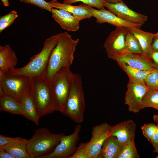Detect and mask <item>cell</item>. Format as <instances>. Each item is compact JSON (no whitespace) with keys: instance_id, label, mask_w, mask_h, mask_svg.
Returning a JSON list of instances; mask_svg holds the SVG:
<instances>
[{"instance_id":"obj_28","label":"cell","mask_w":158,"mask_h":158,"mask_svg":"<svg viewBox=\"0 0 158 158\" xmlns=\"http://www.w3.org/2000/svg\"><path fill=\"white\" fill-rule=\"evenodd\" d=\"M18 17L17 12L12 11L0 17V32L11 25Z\"/></svg>"},{"instance_id":"obj_41","label":"cell","mask_w":158,"mask_h":158,"mask_svg":"<svg viewBox=\"0 0 158 158\" xmlns=\"http://www.w3.org/2000/svg\"><path fill=\"white\" fill-rule=\"evenodd\" d=\"M4 6L6 7L9 6L10 4L8 0H1Z\"/></svg>"},{"instance_id":"obj_38","label":"cell","mask_w":158,"mask_h":158,"mask_svg":"<svg viewBox=\"0 0 158 158\" xmlns=\"http://www.w3.org/2000/svg\"><path fill=\"white\" fill-rule=\"evenodd\" d=\"M0 158H15L10 153L4 149H0Z\"/></svg>"},{"instance_id":"obj_2","label":"cell","mask_w":158,"mask_h":158,"mask_svg":"<svg viewBox=\"0 0 158 158\" xmlns=\"http://www.w3.org/2000/svg\"><path fill=\"white\" fill-rule=\"evenodd\" d=\"M59 37L58 34L47 39L40 51L31 57L26 65L20 68H13L7 74L23 75L31 78L42 77L46 71L50 56L57 44Z\"/></svg>"},{"instance_id":"obj_5","label":"cell","mask_w":158,"mask_h":158,"mask_svg":"<svg viewBox=\"0 0 158 158\" xmlns=\"http://www.w3.org/2000/svg\"><path fill=\"white\" fill-rule=\"evenodd\" d=\"M30 93L40 118L56 111L50 82L42 77L32 78Z\"/></svg>"},{"instance_id":"obj_39","label":"cell","mask_w":158,"mask_h":158,"mask_svg":"<svg viewBox=\"0 0 158 158\" xmlns=\"http://www.w3.org/2000/svg\"><path fill=\"white\" fill-rule=\"evenodd\" d=\"M105 2L110 4H114L123 1V0H103Z\"/></svg>"},{"instance_id":"obj_4","label":"cell","mask_w":158,"mask_h":158,"mask_svg":"<svg viewBox=\"0 0 158 158\" xmlns=\"http://www.w3.org/2000/svg\"><path fill=\"white\" fill-rule=\"evenodd\" d=\"M64 135L53 133L45 127L36 130L27 144V151L30 158H42L51 153Z\"/></svg>"},{"instance_id":"obj_17","label":"cell","mask_w":158,"mask_h":158,"mask_svg":"<svg viewBox=\"0 0 158 158\" xmlns=\"http://www.w3.org/2000/svg\"><path fill=\"white\" fill-rule=\"evenodd\" d=\"M53 8L63 10L71 13L79 21L92 17L90 11L91 6L85 4L78 6H73L70 4L59 2L56 0H52L48 1Z\"/></svg>"},{"instance_id":"obj_10","label":"cell","mask_w":158,"mask_h":158,"mask_svg":"<svg viewBox=\"0 0 158 158\" xmlns=\"http://www.w3.org/2000/svg\"><path fill=\"white\" fill-rule=\"evenodd\" d=\"M111 126L107 123L104 122L93 127L91 138L86 142L89 158H98L104 141L111 135Z\"/></svg>"},{"instance_id":"obj_3","label":"cell","mask_w":158,"mask_h":158,"mask_svg":"<svg viewBox=\"0 0 158 158\" xmlns=\"http://www.w3.org/2000/svg\"><path fill=\"white\" fill-rule=\"evenodd\" d=\"M85 102L81 77L73 74L71 88L62 113L74 122L80 124L84 121Z\"/></svg>"},{"instance_id":"obj_21","label":"cell","mask_w":158,"mask_h":158,"mask_svg":"<svg viewBox=\"0 0 158 158\" xmlns=\"http://www.w3.org/2000/svg\"><path fill=\"white\" fill-rule=\"evenodd\" d=\"M127 28L137 38L141 45L142 54L149 56L152 51L151 45L155 34L143 31L137 28Z\"/></svg>"},{"instance_id":"obj_26","label":"cell","mask_w":158,"mask_h":158,"mask_svg":"<svg viewBox=\"0 0 158 158\" xmlns=\"http://www.w3.org/2000/svg\"><path fill=\"white\" fill-rule=\"evenodd\" d=\"M125 46L127 52L142 54L141 45L137 38L129 30L126 37Z\"/></svg>"},{"instance_id":"obj_25","label":"cell","mask_w":158,"mask_h":158,"mask_svg":"<svg viewBox=\"0 0 158 158\" xmlns=\"http://www.w3.org/2000/svg\"><path fill=\"white\" fill-rule=\"evenodd\" d=\"M149 107L154 108L158 111V91L149 90L143 97L141 109Z\"/></svg>"},{"instance_id":"obj_42","label":"cell","mask_w":158,"mask_h":158,"mask_svg":"<svg viewBox=\"0 0 158 158\" xmlns=\"http://www.w3.org/2000/svg\"><path fill=\"white\" fill-rule=\"evenodd\" d=\"M153 152H156V153H157V155L156 156L155 158H158V147L156 150H154Z\"/></svg>"},{"instance_id":"obj_23","label":"cell","mask_w":158,"mask_h":158,"mask_svg":"<svg viewBox=\"0 0 158 158\" xmlns=\"http://www.w3.org/2000/svg\"><path fill=\"white\" fill-rule=\"evenodd\" d=\"M120 68L124 71L129 80L142 84H145V79L151 72L140 70L120 62H117Z\"/></svg>"},{"instance_id":"obj_34","label":"cell","mask_w":158,"mask_h":158,"mask_svg":"<svg viewBox=\"0 0 158 158\" xmlns=\"http://www.w3.org/2000/svg\"><path fill=\"white\" fill-rule=\"evenodd\" d=\"M26 139L20 137L11 138L0 135V147L16 142L27 141Z\"/></svg>"},{"instance_id":"obj_1","label":"cell","mask_w":158,"mask_h":158,"mask_svg":"<svg viewBox=\"0 0 158 158\" xmlns=\"http://www.w3.org/2000/svg\"><path fill=\"white\" fill-rule=\"evenodd\" d=\"M79 40L73 39L67 32L59 33L57 44L52 50L47 68L42 77L50 82L55 74L63 67L70 68Z\"/></svg>"},{"instance_id":"obj_33","label":"cell","mask_w":158,"mask_h":158,"mask_svg":"<svg viewBox=\"0 0 158 158\" xmlns=\"http://www.w3.org/2000/svg\"><path fill=\"white\" fill-rule=\"evenodd\" d=\"M69 158H89L86 142L80 143L75 152Z\"/></svg>"},{"instance_id":"obj_31","label":"cell","mask_w":158,"mask_h":158,"mask_svg":"<svg viewBox=\"0 0 158 158\" xmlns=\"http://www.w3.org/2000/svg\"><path fill=\"white\" fill-rule=\"evenodd\" d=\"M21 2L32 4L51 12L53 8L48 2L44 0H19Z\"/></svg>"},{"instance_id":"obj_18","label":"cell","mask_w":158,"mask_h":158,"mask_svg":"<svg viewBox=\"0 0 158 158\" xmlns=\"http://www.w3.org/2000/svg\"><path fill=\"white\" fill-rule=\"evenodd\" d=\"M19 103L23 116L37 125H39L40 118L30 92L24 95L20 99Z\"/></svg>"},{"instance_id":"obj_29","label":"cell","mask_w":158,"mask_h":158,"mask_svg":"<svg viewBox=\"0 0 158 158\" xmlns=\"http://www.w3.org/2000/svg\"><path fill=\"white\" fill-rule=\"evenodd\" d=\"M145 81L150 90L158 91V70L151 72L147 76Z\"/></svg>"},{"instance_id":"obj_14","label":"cell","mask_w":158,"mask_h":158,"mask_svg":"<svg viewBox=\"0 0 158 158\" xmlns=\"http://www.w3.org/2000/svg\"><path fill=\"white\" fill-rule=\"evenodd\" d=\"M136 124L129 119L111 126L110 135L115 136L122 146L134 141Z\"/></svg>"},{"instance_id":"obj_15","label":"cell","mask_w":158,"mask_h":158,"mask_svg":"<svg viewBox=\"0 0 158 158\" xmlns=\"http://www.w3.org/2000/svg\"><path fill=\"white\" fill-rule=\"evenodd\" d=\"M90 9L92 17H95L96 19V22L100 24L107 23L115 27H133L140 28L142 26L141 25L132 23L124 20L104 8L97 9L91 7Z\"/></svg>"},{"instance_id":"obj_30","label":"cell","mask_w":158,"mask_h":158,"mask_svg":"<svg viewBox=\"0 0 158 158\" xmlns=\"http://www.w3.org/2000/svg\"><path fill=\"white\" fill-rule=\"evenodd\" d=\"M79 1L82 2L84 4L98 9L104 8L105 7V1L103 0H64L63 3L71 4Z\"/></svg>"},{"instance_id":"obj_13","label":"cell","mask_w":158,"mask_h":158,"mask_svg":"<svg viewBox=\"0 0 158 158\" xmlns=\"http://www.w3.org/2000/svg\"><path fill=\"white\" fill-rule=\"evenodd\" d=\"M120 62L142 70L152 71L154 68L149 56L142 54L126 52L114 56L112 59Z\"/></svg>"},{"instance_id":"obj_11","label":"cell","mask_w":158,"mask_h":158,"mask_svg":"<svg viewBox=\"0 0 158 158\" xmlns=\"http://www.w3.org/2000/svg\"><path fill=\"white\" fill-rule=\"evenodd\" d=\"M149 90L145 84L129 80L127 85L124 104L128 106L130 112L136 113L140 111L143 97Z\"/></svg>"},{"instance_id":"obj_27","label":"cell","mask_w":158,"mask_h":158,"mask_svg":"<svg viewBox=\"0 0 158 158\" xmlns=\"http://www.w3.org/2000/svg\"><path fill=\"white\" fill-rule=\"evenodd\" d=\"M134 141L123 146L116 158H139Z\"/></svg>"},{"instance_id":"obj_7","label":"cell","mask_w":158,"mask_h":158,"mask_svg":"<svg viewBox=\"0 0 158 158\" xmlns=\"http://www.w3.org/2000/svg\"><path fill=\"white\" fill-rule=\"evenodd\" d=\"M31 79L23 75L6 74L0 70V86L5 95L15 97L19 102L24 95L30 92Z\"/></svg>"},{"instance_id":"obj_35","label":"cell","mask_w":158,"mask_h":158,"mask_svg":"<svg viewBox=\"0 0 158 158\" xmlns=\"http://www.w3.org/2000/svg\"><path fill=\"white\" fill-rule=\"evenodd\" d=\"M149 56L151 59L154 68L158 70V51H152Z\"/></svg>"},{"instance_id":"obj_6","label":"cell","mask_w":158,"mask_h":158,"mask_svg":"<svg viewBox=\"0 0 158 158\" xmlns=\"http://www.w3.org/2000/svg\"><path fill=\"white\" fill-rule=\"evenodd\" d=\"M73 75L70 68L63 67L55 74L50 82L56 111L61 113L70 91Z\"/></svg>"},{"instance_id":"obj_20","label":"cell","mask_w":158,"mask_h":158,"mask_svg":"<svg viewBox=\"0 0 158 158\" xmlns=\"http://www.w3.org/2000/svg\"><path fill=\"white\" fill-rule=\"evenodd\" d=\"M122 147L116 138L111 135L104 141L98 158H116Z\"/></svg>"},{"instance_id":"obj_9","label":"cell","mask_w":158,"mask_h":158,"mask_svg":"<svg viewBox=\"0 0 158 158\" xmlns=\"http://www.w3.org/2000/svg\"><path fill=\"white\" fill-rule=\"evenodd\" d=\"M128 31L127 28L116 26L110 33L103 45L109 58L112 59L115 56L127 52L125 41Z\"/></svg>"},{"instance_id":"obj_16","label":"cell","mask_w":158,"mask_h":158,"mask_svg":"<svg viewBox=\"0 0 158 158\" xmlns=\"http://www.w3.org/2000/svg\"><path fill=\"white\" fill-rule=\"evenodd\" d=\"M52 17L63 29L75 32L79 28V21L71 13L66 11L53 8Z\"/></svg>"},{"instance_id":"obj_32","label":"cell","mask_w":158,"mask_h":158,"mask_svg":"<svg viewBox=\"0 0 158 158\" xmlns=\"http://www.w3.org/2000/svg\"><path fill=\"white\" fill-rule=\"evenodd\" d=\"M157 125L151 123L143 125L141 127L143 135L150 142L157 128Z\"/></svg>"},{"instance_id":"obj_19","label":"cell","mask_w":158,"mask_h":158,"mask_svg":"<svg viewBox=\"0 0 158 158\" xmlns=\"http://www.w3.org/2000/svg\"><path fill=\"white\" fill-rule=\"evenodd\" d=\"M17 62L16 53L9 44L0 46V70L7 74L15 68Z\"/></svg>"},{"instance_id":"obj_40","label":"cell","mask_w":158,"mask_h":158,"mask_svg":"<svg viewBox=\"0 0 158 158\" xmlns=\"http://www.w3.org/2000/svg\"><path fill=\"white\" fill-rule=\"evenodd\" d=\"M153 119L154 121L158 126V114H154L153 116Z\"/></svg>"},{"instance_id":"obj_36","label":"cell","mask_w":158,"mask_h":158,"mask_svg":"<svg viewBox=\"0 0 158 158\" xmlns=\"http://www.w3.org/2000/svg\"><path fill=\"white\" fill-rule=\"evenodd\" d=\"M157 126L156 131L150 142L154 148V150H156L158 147V126L157 125Z\"/></svg>"},{"instance_id":"obj_22","label":"cell","mask_w":158,"mask_h":158,"mask_svg":"<svg viewBox=\"0 0 158 158\" xmlns=\"http://www.w3.org/2000/svg\"><path fill=\"white\" fill-rule=\"evenodd\" d=\"M0 111L23 116L18 101L15 97L8 95L0 97Z\"/></svg>"},{"instance_id":"obj_37","label":"cell","mask_w":158,"mask_h":158,"mask_svg":"<svg viewBox=\"0 0 158 158\" xmlns=\"http://www.w3.org/2000/svg\"><path fill=\"white\" fill-rule=\"evenodd\" d=\"M152 51H158V32L155 34L151 45Z\"/></svg>"},{"instance_id":"obj_24","label":"cell","mask_w":158,"mask_h":158,"mask_svg":"<svg viewBox=\"0 0 158 158\" xmlns=\"http://www.w3.org/2000/svg\"><path fill=\"white\" fill-rule=\"evenodd\" d=\"M28 140L25 141L16 142L1 147L11 154L15 158H30L28 152L27 145Z\"/></svg>"},{"instance_id":"obj_8","label":"cell","mask_w":158,"mask_h":158,"mask_svg":"<svg viewBox=\"0 0 158 158\" xmlns=\"http://www.w3.org/2000/svg\"><path fill=\"white\" fill-rule=\"evenodd\" d=\"M81 129V125L77 124L73 133L68 135H64L53 151L42 158H69L77 150Z\"/></svg>"},{"instance_id":"obj_12","label":"cell","mask_w":158,"mask_h":158,"mask_svg":"<svg viewBox=\"0 0 158 158\" xmlns=\"http://www.w3.org/2000/svg\"><path fill=\"white\" fill-rule=\"evenodd\" d=\"M104 6L108 10L121 19L130 23L142 25L148 19L147 16L130 9L123 1L114 4L105 2Z\"/></svg>"}]
</instances>
